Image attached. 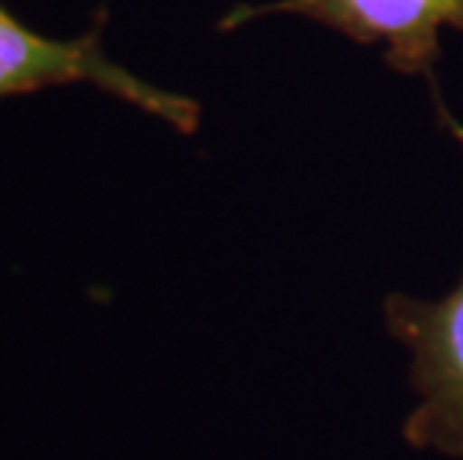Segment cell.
<instances>
[{"mask_svg":"<svg viewBox=\"0 0 463 460\" xmlns=\"http://www.w3.org/2000/svg\"><path fill=\"white\" fill-rule=\"evenodd\" d=\"M102 22H96L78 39H52L31 31L0 4V99L31 96L45 87L93 84L176 132L192 135L198 129L201 105L146 84L114 63L102 48Z\"/></svg>","mask_w":463,"mask_h":460,"instance_id":"obj_1","label":"cell"},{"mask_svg":"<svg viewBox=\"0 0 463 460\" xmlns=\"http://www.w3.org/2000/svg\"><path fill=\"white\" fill-rule=\"evenodd\" d=\"M263 15H299L350 36L359 45H383V57L401 75L425 78L442 126L463 144V126L442 102L437 75L439 33L463 31V0H272L242 6L222 27L258 22Z\"/></svg>","mask_w":463,"mask_h":460,"instance_id":"obj_2","label":"cell"},{"mask_svg":"<svg viewBox=\"0 0 463 460\" xmlns=\"http://www.w3.org/2000/svg\"><path fill=\"white\" fill-rule=\"evenodd\" d=\"M386 323L412 353L419 404L403 434L419 448L463 457V278L437 302L389 296Z\"/></svg>","mask_w":463,"mask_h":460,"instance_id":"obj_3","label":"cell"}]
</instances>
